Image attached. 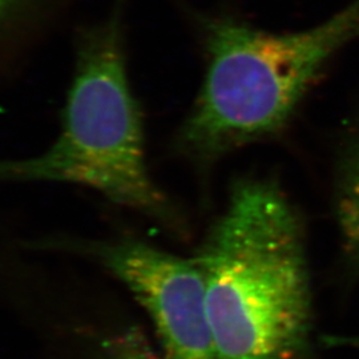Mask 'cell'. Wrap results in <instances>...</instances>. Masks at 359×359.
<instances>
[{
	"mask_svg": "<svg viewBox=\"0 0 359 359\" xmlns=\"http://www.w3.org/2000/svg\"><path fill=\"white\" fill-rule=\"evenodd\" d=\"M217 359H304L313 297L304 225L280 185L238 180L194 257Z\"/></svg>",
	"mask_w": 359,
	"mask_h": 359,
	"instance_id": "obj_1",
	"label": "cell"
},
{
	"mask_svg": "<svg viewBox=\"0 0 359 359\" xmlns=\"http://www.w3.org/2000/svg\"><path fill=\"white\" fill-rule=\"evenodd\" d=\"M20 0H0V16L10 11Z\"/></svg>",
	"mask_w": 359,
	"mask_h": 359,
	"instance_id": "obj_7",
	"label": "cell"
},
{
	"mask_svg": "<svg viewBox=\"0 0 359 359\" xmlns=\"http://www.w3.org/2000/svg\"><path fill=\"white\" fill-rule=\"evenodd\" d=\"M154 321L165 359H217L206 306V286L196 259L139 241L97 249Z\"/></svg>",
	"mask_w": 359,
	"mask_h": 359,
	"instance_id": "obj_4",
	"label": "cell"
},
{
	"mask_svg": "<svg viewBox=\"0 0 359 359\" xmlns=\"http://www.w3.org/2000/svg\"><path fill=\"white\" fill-rule=\"evenodd\" d=\"M204 83L181 147L215 158L280 133L322 67L359 36V0L298 34H268L231 18H205Z\"/></svg>",
	"mask_w": 359,
	"mask_h": 359,
	"instance_id": "obj_2",
	"label": "cell"
},
{
	"mask_svg": "<svg viewBox=\"0 0 359 359\" xmlns=\"http://www.w3.org/2000/svg\"><path fill=\"white\" fill-rule=\"evenodd\" d=\"M353 344H355V345H357V347H359V339H355V341L353 339Z\"/></svg>",
	"mask_w": 359,
	"mask_h": 359,
	"instance_id": "obj_8",
	"label": "cell"
},
{
	"mask_svg": "<svg viewBox=\"0 0 359 359\" xmlns=\"http://www.w3.org/2000/svg\"><path fill=\"white\" fill-rule=\"evenodd\" d=\"M0 181L74 182L118 205L167 215L145 165L142 109L129 87L117 22L83 43L56 142L35 158L0 161Z\"/></svg>",
	"mask_w": 359,
	"mask_h": 359,
	"instance_id": "obj_3",
	"label": "cell"
},
{
	"mask_svg": "<svg viewBox=\"0 0 359 359\" xmlns=\"http://www.w3.org/2000/svg\"><path fill=\"white\" fill-rule=\"evenodd\" d=\"M335 216L347 255L359 262V128L344 156L337 187Z\"/></svg>",
	"mask_w": 359,
	"mask_h": 359,
	"instance_id": "obj_5",
	"label": "cell"
},
{
	"mask_svg": "<svg viewBox=\"0 0 359 359\" xmlns=\"http://www.w3.org/2000/svg\"><path fill=\"white\" fill-rule=\"evenodd\" d=\"M109 359H157L145 337L133 329L109 342Z\"/></svg>",
	"mask_w": 359,
	"mask_h": 359,
	"instance_id": "obj_6",
	"label": "cell"
}]
</instances>
